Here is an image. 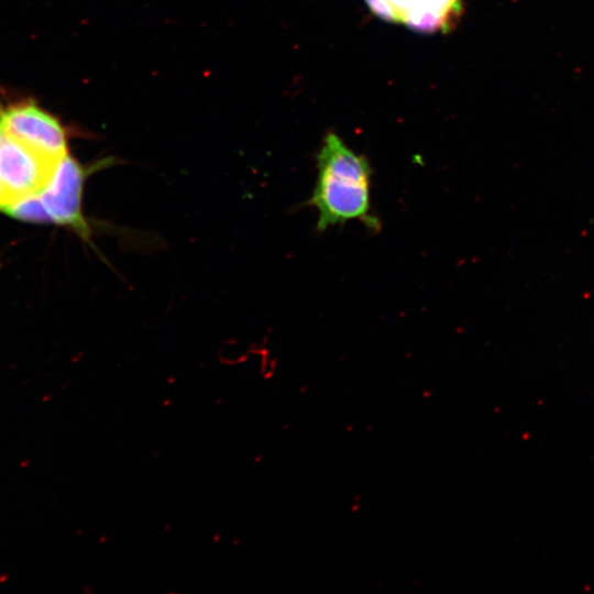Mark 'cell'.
Here are the masks:
<instances>
[{"label": "cell", "mask_w": 594, "mask_h": 594, "mask_svg": "<svg viewBox=\"0 0 594 594\" xmlns=\"http://www.w3.org/2000/svg\"><path fill=\"white\" fill-rule=\"evenodd\" d=\"M88 172L67 153L58 161L51 182L38 195L51 223L68 226L86 240H89L90 230L81 207Z\"/></svg>", "instance_id": "277c9868"}, {"label": "cell", "mask_w": 594, "mask_h": 594, "mask_svg": "<svg viewBox=\"0 0 594 594\" xmlns=\"http://www.w3.org/2000/svg\"><path fill=\"white\" fill-rule=\"evenodd\" d=\"M318 176L308 204L317 211V229H326L351 220L380 230L381 222L372 212V168L363 155L351 150L333 132L326 134L317 156Z\"/></svg>", "instance_id": "6da1fadb"}, {"label": "cell", "mask_w": 594, "mask_h": 594, "mask_svg": "<svg viewBox=\"0 0 594 594\" xmlns=\"http://www.w3.org/2000/svg\"><path fill=\"white\" fill-rule=\"evenodd\" d=\"M370 10L387 22L399 23L397 13L388 0H364Z\"/></svg>", "instance_id": "52a82bcc"}, {"label": "cell", "mask_w": 594, "mask_h": 594, "mask_svg": "<svg viewBox=\"0 0 594 594\" xmlns=\"http://www.w3.org/2000/svg\"><path fill=\"white\" fill-rule=\"evenodd\" d=\"M0 132L54 160L68 153L65 127L32 100L0 105Z\"/></svg>", "instance_id": "3957f363"}, {"label": "cell", "mask_w": 594, "mask_h": 594, "mask_svg": "<svg viewBox=\"0 0 594 594\" xmlns=\"http://www.w3.org/2000/svg\"><path fill=\"white\" fill-rule=\"evenodd\" d=\"M399 23L409 29L435 33L448 31L462 12L461 0H388Z\"/></svg>", "instance_id": "5b68a950"}, {"label": "cell", "mask_w": 594, "mask_h": 594, "mask_svg": "<svg viewBox=\"0 0 594 594\" xmlns=\"http://www.w3.org/2000/svg\"><path fill=\"white\" fill-rule=\"evenodd\" d=\"M8 216L34 223H51V219L44 209L40 196H31L12 202L1 209Z\"/></svg>", "instance_id": "8992f818"}, {"label": "cell", "mask_w": 594, "mask_h": 594, "mask_svg": "<svg viewBox=\"0 0 594 594\" xmlns=\"http://www.w3.org/2000/svg\"><path fill=\"white\" fill-rule=\"evenodd\" d=\"M59 160L0 132V210L18 200L40 195L51 182Z\"/></svg>", "instance_id": "7a4b0ae2"}]
</instances>
